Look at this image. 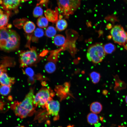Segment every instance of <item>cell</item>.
Returning a JSON list of instances; mask_svg holds the SVG:
<instances>
[{
  "instance_id": "obj_13",
  "label": "cell",
  "mask_w": 127,
  "mask_h": 127,
  "mask_svg": "<svg viewBox=\"0 0 127 127\" xmlns=\"http://www.w3.org/2000/svg\"><path fill=\"white\" fill-rule=\"evenodd\" d=\"M102 109L101 104L98 102H95L92 103L90 106V111L92 112L98 114L99 113Z\"/></svg>"
},
{
  "instance_id": "obj_28",
  "label": "cell",
  "mask_w": 127,
  "mask_h": 127,
  "mask_svg": "<svg viewBox=\"0 0 127 127\" xmlns=\"http://www.w3.org/2000/svg\"><path fill=\"white\" fill-rule=\"evenodd\" d=\"M125 100L126 103L127 104V95H126L125 97Z\"/></svg>"
},
{
  "instance_id": "obj_10",
  "label": "cell",
  "mask_w": 127,
  "mask_h": 127,
  "mask_svg": "<svg viewBox=\"0 0 127 127\" xmlns=\"http://www.w3.org/2000/svg\"><path fill=\"white\" fill-rule=\"evenodd\" d=\"M44 14L46 18L50 22L55 23L58 20V11L57 7L56 8L55 10L48 9L45 12Z\"/></svg>"
},
{
  "instance_id": "obj_12",
  "label": "cell",
  "mask_w": 127,
  "mask_h": 127,
  "mask_svg": "<svg viewBox=\"0 0 127 127\" xmlns=\"http://www.w3.org/2000/svg\"><path fill=\"white\" fill-rule=\"evenodd\" d=\"M10 12L8 11H4L0 8V28L4 27L7 24Z\"/></svg>"
},
{
  "instance_id": "obj_20",
  "label": "cell",
  "mask_w": 127,
  "mask_h": 127,
  "mask_svg": "<svg viewBox=\"0 0 127 127\" xmlns=\"http://www.w3.org/2000/svg\"><path fill=\"white\" fill-rule=\"evenodd\" d=\"M46 36L49 38L54 37L56 34V29L54 27L50 26L48 27L45 31Z\"/></svg>"
},
{
  "instance_id": "obj_17",
  "label": "cell",
  "mask_w": 127,
  "mask_h": 127,
  "mask_svg": "<svg viewBox=\"0 0 127 127\" xmlns=\"http://www.w3.org/2000/svg\"><path fill=\"white\" fill-rule=\"evenodd\" d=\"M67 26V21L64 19H60L56 22V29L59 31H62L66 29Z\"/></svg>"
},
{
  "instance_id": "obj_23",
  "label": "cell",
  "mask_w": 127,
  "mask_h": 127,
  "mask_svg": "<svg viewBox=\"0 0 127 127\" xmlns=\"http://www.w3.org/2000/svg\"><path fill=\"white\" fill-rule=\"evenodd\" d=\"M43 13V10L41 7L38 5H36L33 10V16L35 17H37L42 16Z\"/></svg>"
},
{
  "instance_id": "obj_31",
  "label": "cell",
  "mask_w": 127,
  "mask_h": 127,
  "mask_svg": "<svg viewBox=\"0 0 127 127\" xmlns=\"http://www.w3.org/2000/svg\"><path fill=\"white\" fill-rule=\"evenodd\" d=\"M21 127V126L20 127Z\"/></svg>"
},
{
  "instance_id": "obj_6",
  "label": "cell",
  "mask_w": 127,
  "mask_h": 127,
  "mask_svg": "<svg viewBox=\"0 0 127 127\" xmlns=\"http://www.w3.org/2000/svg\"><path fill=\"white\" fill-rule=\"evenodd\" d=\"M51 99L50 92L48 89L45 88H43L35 96L34 105L36 107L38 106L44 108L47 102Z\"/></svg>"
},
{
  "instance_id": "obj_15",
  "label": "cell",
  "mask_w": 127,
  "mask_h": 127,
  "mask_svg": "<svg viewBox=\"0 0 127 127\" xmlns=\"http://www.w3.org/2000/svg\"><path fill=\"white\" fill-rule=\"evenodd\" d=\"M53 41L54 44L56 45L61 46L65 44L66 39L64 36L63 35L59 34L54 36Z\"/></svg>"
},
{
  "instance_id": "obj_7",
  "label": "cell",
  "mask_w": 127,
  "mask_h": 127,
  "mask_svg": "<svg viewBox=\"0 0 127 127\" xmlns=\"http://www.w3.org/2000/svg\"><path fill=\"white\" fill-rule=\"evenodd\" d=\"M38 58L37 52L33 49L23 52L20 56V65L24 67L32 64L37 60Z\"/></svg>"
},
{
  "instance_id": "obj_24",
  "label": "cell",
  "mask_w": 127,
  "mask_h": 127,
  "mask_svg": "<svg viewBox=\"0 0 127 127\" xmlns=\"http://www.w3.org/2000/svg\"><path fill=\"white\" fill-rule=\"evenodd\" d=\"M44 35V31L40 28H37L34 31V36L36 38L42 37Z\"/></svg>"
},
{
  "instance_id": "obj_3",
  "label": "cell",
  "mask_w": 127,
  "mask_h": 127,
  "mask_svg": "<svg viewBox=\"0 0 127 127\" xmlns=\"http://www.w3.org/2000/svg\"><path fill=\"white\" fill-rule=\"evenodd\" d=\"M103 45L102 43H97L90 46L87 53L88 60L95 64L101 62L106 55Z\"/></svg>"
},
{
  "instance_id": "obj_22",
  "label": "cell",
  "mask_w": 127,
  "mask_h": 127,
  "mask_svg": "<svg viewBox=\"0 0 127 127\" xmlns=\"http://www.w3.org/2000/svg\"><path fill=\"white\" fill-rule=\"evenodd\" d=\"M11 90V87L5 85H0V94L6 96L10 93Z\"/></svg>"
},
{
  "instance_id": "obj_16",
  "label": "cell",
  "mask_w": 127,
  "mask_h": 127,
  "mask_svg": "<svg viewBox=\"0 0 127 127\" xmlns=\"http://www.w3.org/2000/svg\"><path fill=\"white\" fill-rule=\"evenodd\" d=\"M36 26L32 22L29 21H27L24 24L23 26L24 31L26 33H32L35 31Z\"/></svg>"
},
{
  "instance_id": "obj_29",
  "label": "cell",
  "mask_w": 127,
  "mask_h": 127,
  "mask_svg": "<svg viewBox=\"0 0 127 127\" xmlns=\"http://www.w3.org/2000/svg\"><path fill=\"white\" fill-rule=\"evenodd\" d=\"M118 127H127L123 125H119V126Z\"/></svg>"
},
{
  "instance_id": "obj_26",
  "label": "cell",
  "mask_w": 127,
  "mask_h": 127,
  "mask_svg": "<svg viewBox=\"0 0 127 127\" xmlns=\"http://www.w3.org/2000/svg\"><path fill=\"white\" fill-rule=\"evenodd\" d=\"M22 1L24 2L28 1L30 0H21ZM39 2L37 4V5H39L40 4H43L44 3L48 1V0H37Z\"/></svg>"
},
{
  "instance_id": "obj_14",
  "label": "cell",
  "mask_w": 127,
  "mask_h": 127,
  "mask_svg": "<svg viewBox=\"0 0 127 127\" xmlns=\"http://www.w3.org/2000/svg\"><path fill=\"white\" fill-rule=\"evenodd\" d=\"M87 119L88 123L91 125L96 124L99 121V117L98 115L92 112L88 114Z\"/></svg>"
},
{
  "instance_id": "obj_9",
  "label": "cell",
  "mask_w": 127,
  "mask_h": 127,
  "mask_svg": "<svg viewBox=\"0 0 127 127\" xmlns=\"http://www.w3.org/2000/svg\"><path fill=\"white\" fill-rule=\"evenodd\" d=\"M21 0H1V6L6 11L16 9Z\"/></svg>"
},
{
  "instance_id": "obj_30",
  "label": "cell",
  "mask_w": 127,
  "mask_h": 127,
  "mask_svg": "<svg viewBox=\"0 0 127 127\" xmlns=\"http://www.w3.org/2000/svg\"><path fill=\"white\" fill-rule=\"evenodd\" d=\"M67 127H73L72 126H71L70 125H69L68 126H67Z\"/></svg>"
},
{
  "instance_id": "obj_27",
  "label": "cell",
  "mask_w": 127,
  "mask_h": 127,
  "mask_svg": "<svg viewBox=\"0 0 127 127\" xmlns=\"http://www.w3.org/2000/svg\"><path fill=\"white\" fill-rule=\"evenodd\" d=\"M5 71V69L4 68L2 67L1 66H0V76L2 73L3 72Z\"/></svg>"
},
{
  "instance_id": "obj_25",
  "label": "cell",
  "mask_w": 127,
  "mask_h": 127,
  "mask_svg": "<svg viewBox=\"0 0 127 127\" xmlns=\"http://www.w3.org/2000/svg\"><path fill=\"white\" fill-rule=\"evenodd\" d=\"M46 69L48 72H52L55 70L56 66L55 64L52 62H49L46 65Z\"/></svg>"
},
{
  "instance_id": "obj_21",
  "label": "cell",
  "mask_w": 127,
  "mask_h": 127,
  "mask_svg": "<svg viewBox=\"0 0 127 127\" xmlns=\"http://www.w3.org/2000/svg\"><path fill=\"white\" fill-rule=\"evenodd\" d=\"M90 76L92 82L94 84H96L99 81L101 76L98 72L95 71H93L90 74Z\"/></svg>"
},
{
  "instance_id": "obj_32",
  "label": "cell",
  "mask_w": 127,
  "mask_h": 127,
  "mask_svg": "<svg viewBox=\"0 0 127 127\" xmlns=\"http://www.w3.org/2000/svg\"><path fill=\"white\" fill-rule=\"evenodd\" d=\"M21 127H24L23 126H21Z\"/></svg>"
},
{
  "instance_id": "obj_11",
  "label": "cell",
  "mask_w": 127,
  "mask_h": 127,
  "mask_svg": "<svg viewBox=\"0 0 127 127\" xmlns=\"http://www.w3.org/2000/svg\"><path fill=\"white\" fill-rule=\"evenodd\" d=\"M14 82V79L8 76L5 71L3 72L0 76L1 85L11 87Z\"/></svg>"
},
{
  "instance_id": "obj_4",
  "label": "cell",
  "mask_w": 127,
  "mask_h": 127,
  "mask_svg": "<svg viewBox=\"0 0 127 127\" xmlns=\"http://www.w3.org/2000/svg\"><path fill=\"white\" fill-rule=\"evenodd\" d=\"M81 0H57V3L62 13L68 16L73 14L79 7Z\"/></svg>"
},
{
  "instance_id": "obj_18",
  "label": "cell",
  "mask_w": 127,
  "mask_h": 127,
  "mask_svg": "<svg viewBox=\"0 0 127 127\" xmlns=\"http://www.w3.org/2000/svg\"><path fill=\"white\" fill-rule=\"evenodd\" d=\"M37 24L38 27L40 28H45L48 26V21L46 18L43 16L40 17L37 20Z\"/></svg>"
},
{
  "instance_id": "obj_2",
  "label": "cell",
  "mask_w": 127,
  "mask_h": 127,
  "mask_svg": "<svg viewBox=\"0 0 127 127\" xmlns=\"http://www.w3.org/2000/svg\"><path fill=\"white\" fill-rule=\"evenodd\" d=\"M34 97L33 89L31 88L21 102H16L12 104L11 108L16 116L23 118L26 117L33 112L34 109Z\"/></svg>"
},
{
  "instance_id": "obj_19",
  "label": "cell",
  "mask_w": 127,
  "mask_h": 127,
  "mask_svg": "<svg viewBox=\"0 0 127 127\" xmlns=\"http://www.w3.org/2000/svg\"><path fill=\"white\" fill-rule=\"evenodd\" d=\"M104 50L106 54H111L115 50L116 47L113 44L109 43L103 45Z\"/></svg>"
},
{
  "instance_id": "obj_1",
  "label": "cell",
  "mask_w": 127,
  "mask_h": 127,
  "mask_svg": "<svg viewBox=\"0 0 127 127\" xmlns=\"http://www.w3.org/2000/svg\"><path fill=\"white\" fill-rule=\"evenodd\" d=\"M19 35L15 31L4 27L0 28V48L5 51L15 50L20 43Z\"/></svg>"
},
{
  "instance_id": "obj_5",
  "label": "cell",
  "mask_w": 127,
  "mask_h": 127,
  "mask_svg": "<svg viewBox=\"0 0 127 127\" xmlns=\"http://www.w3.org/2000/svg\"><path fill=\"white\" fill-rule=\"evenodd\" d=\"M110 33L114 41L119 44L126 47L127 44V32L121 25L115 26L111 29Z\"/></svg>"
},
{
  "instance_id": "obj_8",
  "label": "cell",
  "mask_w": 127,
  "mask_h": 127,
  "mask_svg": "<svg viewBox=\"0 0 127 127\" xmlns=\"http://www.w3.org/2000/svg\"><path fill=\"white\" fill-rule=\"evenodd\" d=\"M45 107L48 114L55 116L56 119H59L60 103L58 101L54 100L52 98L51 99L47 102Z\"/></svg>"
}]
</instances>
